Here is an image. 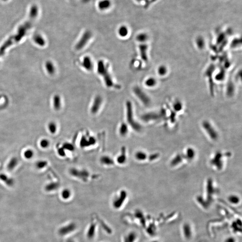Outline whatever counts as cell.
Returning a JSON list of instances; mask_svg holds the SVG:
<instances>
[{
    "label": "cell",
    "instance_id": "obj_12",
    "mask_svg": "<svg viewBox=\"0 0 242 242\" xmlns=\"http://www.w3.org/2000/svg\"><path fill=\"white\" fill-rule=\"evenodd\" d=\"M19 159L17 157H13L9 161L7 164V169L9 171H13L19 164Z\"/></svg>",
    "mask_w": 242,
    "mask_h": 242
},
{
    "label": "cell",
    "instance_id": "obj_28",
    "mask_svg": "<svg viewBox=\"0 0 242 242\" xmlns=\"http://www.w3.org/2000/svg\"><path fill=\"white\" fill-rule=\"evenodd\" d=\"M33 40L39 46H45L46 44V41L39 34H36L35 36H33Z\"/></svg>",
    "mask_w": 242,
    "mask_h": 242
},
{
    "label": "cell",
    "instance_id": "obj_14",
    "mask_svg": "<svg viewBox=\"0 0 242 242\" xmlns=\"http://www.w3.org/2000/svg\"><path fill=\"white\" fill-rule=\"evenodd\" d=\"M127 159L126 149L125 147H123L121 149V154H119L117 158L116 161L119 164L123 165L126 163Z\"/></svg>",
    "mask_w": 242,
    "mask_h": 242
},
{
    "label": "cell",
    "instance_id": "obj_39",
    "mask_svg": "<svg viewBox=\"0 0 242 242\" xmlns=\"http://www.w3.org/2000/svg\"><path fill=\"white\" fill-rule=\"evenodd\" d=\"M225 242H236V240L234 237H230L227 238L226 239Z\"/></svg>",
    "mask_w": 242,
    "mask_h": 242
},
{
    "label": "cell",
    "instance_id": "obj_1",
    "mask_svg": "<svg viewBox=\"0 0 242 242\" xmlns=\"http://www.w3.org/2000/svg\"><path fill=\"white\" fill-rule=\"evenodd\" d=\"M39 13V9L37 5H33L31 7L28 19L19 26L16 33L6 40L0 47V57L4 55L5 51L9 47L22 40L31 28L33 23L38 17Z\"/></svg>",
    "mask_w": 242,
    "mask_h": 242
},
{
    "label": "cell",
    "instance_id": "obj_22",
    "mask_svg": "<svg viewBox=\"0 0 242 242\" xmlns=\"http://www.w3.org/2000/svg\"><path fill=\"white\" fill-rule=\"evenodd\" d=\"M35 156V152L32 149H27L25 150L23 153V156L25 159L31 160Z\"/></svg>",
    "mask_w": 242,
    "mask_h": 242
},
{
    "label": "cell",
    "instance_id": "obj_9",
    "mask_svg": "<svg viewBox=\"0 0 242 242\" xmlns=\"http://www.w3.org/2000/svg\"><path fill=\"white\" fill-rule=\"evenodd\" d=\"M76 229V224L74 222H71L61 227L58 230V234L61 236H65L74 232Z\"/></svg>",
    "mask_w": 242,
    "mask_h": 242
},
{
    "label": "cell",
    "instance_id": "obj_7",
    "mask_svg": "<svg viewBox=\"0 0 242 242\" xmlns=\"http://www.w3.org/2000/svg\"><path fill=\"white\" fill-rule=\"evenodd\" d=\"M92 34L89 31H85L78 42L75 46V48L77 50H81L85 46L92 37Z\"/></svg>",
    "mask_w": 242,
    "mask_h": 242
},
{
    "label": "cell",
    "instance_id": "obj_24",
    "mask_svg": "<svg viewBox=\"0 0 242 242\" xmlns=\"http://www.w3.org/2000/svg\"><path fill=\"white\" fill-rule=\"evenodd\" d=\"M48 162L46 160H40L37 161L35 163V167L39 170L44 169L48 166Z\"/></svg>",
    "mask_w": 242,
    "mask_h": 242
},
{
    "label": "cell",
    "instance_id": "obj_29",
    "mask_svg": "<svg viewBox=\"0 0 242 242\" xmlns=\"http://www.w3.org/2000/svg\"><path fill=\"white\" fill-rule=\"evenodd\" d=\"M50 141L46 138H44L41 140L39 142L40 147L44 149H48L50 146Z\"/></svg>",
    "mask_w": 242,
    "mask_h": 242
},
{
    "label": "cell",
    "instance_id": "obj_27",
    "mask_svg": "<svg viewBox=\"0 0 242 242\" xmlns=\"http://www.w3.org/2000/svg\"><path fill=\"white\" fill-rule=\"evenodd\" d=\"M110 2L109 0H102L98 4L99 8L100 10H106L110 7Z\"/></svg>",
    "mask_w": 242,
    "mask_h": 242
},
{
    "label": "cell",
    "instance_id": "obj_3",
    "mask_svg": "<svg viewBox=\"0 0 242 242\" xmlns=\"http://www.w3.org/2000/svg\"><path fill=\"white\" fill-rule=\"evenodd\" d=\"M126 109H127V119L128 124L131 126V127L137 132L141 131V125L137 122L134 117L133 112L132 103L130 100L126 102Z\"/></svg>",
    "mask_w": 242,
    "mask_h": 242
},
{
    "label": "cell",
    "instance_id": "obj_15",
    "mask_svg": "<svg viewBox=\"0 0 242 242\" xmlns=\"http://www.w3.org/2000/svg\"><path fill=\"white\" fill-rule=\"evenodd\" d=\"M0 180L9 186H12L14 184V181L12 178L9 177L5 174H0Z\"/></svg>",
    "mask_w": 242,
    "mask_h": 242
},
{
    "label": "cell",
    "instance_id": "obj_35",
    "mask_svg": "<svg viewBox=\"0 0 242 242\" xmlns=\"http://www.w3.org/2000/svg\"><path fill=\"white\" fill-rule=\"evenodd\" d=\"M228 201L232 204H237L239 203V198L237 196L231 195L228 198Z\"/></svg>",
    "mask_w": 242,
    "mask_h": 242
},
{
    "label": "cell",
    "instance_id": "obj_6",
    "mask_svg": "<svg viewBox=\"0 0 242 242\" xmlns=\"http://www.w3.org/2000/svg\"><path fill=\"white\" fill-rule=\"evenodd\" d=\"M133 92L136 97L141 100L144 105H148L150 103V99L147 95L138 86L134 88Z\"/></svg>",
    "mask_w": 242,
    "mask_h": 242
},
{
    "label": "cell",
    "instance_id": "obj_38",
    "mask_svg": "<svg viewBox=\"0 0 242 242\" xmlns=\"http://www.w3.org/2000/svg\"><path fill=\"white\" fill-rule=\"evenodd\" d=\"M57 152H58V153L59 156L60 157H64L65 156V155H66L65 150L62 147H60V148H59L58 149Z\"/></svg>",
    "mask_w": 242,
    "mask_h": 242
},
{
    "label": "cell",
    "instance_id": "obj_19",
    "mask_svg": "<svg viewBox=\"0 0 242 242\" xmlns=\"http://www.w3.org/2000/svg\"><path fill=\"white\" fill-rule=\"evenodd\" d=\"M96 228V223L93 222L90 224V225L89 226L88 230L87 233L88 238L90 239H93V238L94 237L95 234Z\"/></svg>",
    "mask_w": 242,
    "mask_h": 242
},
{
    "label": "cell",
    "instance_id": "obj_31",
    "mask_svg": "<svg viewBox=\"0 0 242 242\" xmlns=\"http://www.w3.org/2000/svg\"><path fill=\"white\" fill-rule=\"evenodd\" d=\"M118 33L121 37H126L128 33V30L127 27L125 26H122L118 29Z\"/></svg>",
    "mask_w": 242,
    "mask_h": 242
},
{
    "label": "cell",
    "instance_id": "obj_10",
    "mask_svg": "<svg viewBox=\"0 0 242 242\" xmlns=\"http://www.w3.org/2000/svg\"><path fill=\"white\" fill-rule=\"evenodd\" d=\"M102 101H103V99L101 96L98 95L95 98L93 101V104L91 106V109H90V111L92 114L95 115L98 113L101 107Z\"/></svg>",
    "mask_w": 242,
    "mask_h": 242
},
{
    "label": "cell",
    "instance_id": "obj_36",
    "mask_svg": "<svg viewBox=\"0 0 242 242\" xmlns=\"http://www.w3.org/2000/svg\"><path fill=\"white\" fill-rule=\"evenodd\" d=\"M156 81L154 78H149L146 80L145 84L149 87H154L156 85Z\"/></svg>",
    "mask_w": 242,
    "mask_h": 242
},
{
    "label": "cell",
    "instance_id": "obj_34",
    "mask_svg": "<svg viewBox=\"0 0 242 242\" xmlns=\"http://www.w3.org/2000/svg\"><path fill=\"white\" fill-rule=\"evenodd\" d=\"M63 148L65 150L68 151L72 152L75 149L74 146L71 143L69 142H65L63 143L62 146Z\"/></svg>",
    "mask_w": 242,
    "mask_h": 242
},
{
    "label": "cell",
    "instance_id": "obj_30",
    "mask_svg": "<svg viewBox=\"0 0 242 242\" xmlns=\"http://www.w3.org/2000/svg\"><path fill=\"white\" fill-rule=\"evenodd\" d=\"M46 68L48 72L50 75H53L55 72V67L53 63L50 61H48L46 62Z\"/></svg>",
    "mask_w": 242,
    "mask_h": 242
},
{
    "label": "cell",
    "instance_id": "obj_5",
    "mask_svg": "<svg viewBox=\"0 0 242 242\" xmlns=\"http://www.w3.org/2000/svg\"><path fill=\"white\" fill-rule=\"evenodd\" d=\"M127 197V193L124 190H121L118 195L114 197L112 205L115 209H118L123 206Z\"/></svg>",
    "mask_w": 242,
    "mask_h": 242
},
{
    "label": "cell",
    "instance_id": "obj_11",
    "mask_svg": "<svg viewBox=\"0 0 242 242\" xmlns=\"http://www.w3.org/2000/svg\"><path fill=\"white\" fill-rule=\"evenodd\" d=\"M83 67L87 71H92L93 67V62L89 56H85L81 63Z\"/></svg>",
    "mask_w": 242,
    "mask_h": 242
},
{
    "label": "cell",
    "instance_id": "obj_33",
    "mask_svg": "<svg viewBox=\"0 0 242 242\" xmlns=\"http://www.w3.org/2000/svg\"><path fill=\"white\" fill-rule=\"evenodd\" d=\"M184 232L185 236L186 238H189L191 236V229L190 226L187 224H186L184 226Z\"/></svg>",
    "mask_w": 242,
    "mask_h": 242
},
{
    "label": "cell",
    "instance_id": "obj_26",
    "mask_svg": "<svg viewBox=\"0 0 242 242\" xmlns=\"http://www.w3.org/2000/svg\"><path fill=\"white\" fill-rule=\"evenodd\" d=\"M60 195L63 200H69L72 196V192L68 188H65L63 190H62Z\"/></svg>",
    "mask_w": 242,
    "mask_h": 242
},
{
    "label": "cell",
    "instance_id": "obj_20",
    "mask_svg": "<svg viewBox=\"0 0 242 242\" xmlns=\"http://www.w3.org/2000/svg\"><path fill=\"white\" fill-rule=\"evenodd\" d=\"M129 129L127 124L125 122L121 123L118 129V132L122 137H125L128 133Z\"/></svg>",
    "mask_w": 242,
    "mask_h": 242
},
{
    "label": "cell",
    "instance_id": "obj_4",
    "mask_svg": "<svg viewBox=\"0 0 242 242\" xmlns=\"http://www.w3.org/2000/svg\"><path fill=\"white\" fill-rule=\"evenodd\" d=\"M69 174L72 177L79 179L83 182L87 181L90 176V173L87 170L71 168L69 170Z\"/></svg>",
    "mask_w": 242,
    "mask_h": 242
},
{
    "label": "cell",
    "instance_id": "obj_41",
    "mask_svg": "<svg viewBox=\"0 0 242 242\" xmlns=\"http://www.w3.org/2000/svg\"><path fill=\"white\" fill-rule=\"evenodd\" d=\"M2 1H7L8 0H2Z\"/></svg>",
    "mask_w": 242,
    "mask_h": 242
},
{
    "label": "cell",
    "instance_id": "obj_25",
    "mask_svg": "<svg viewBox=\"0 0 242 242\" xmlns=\"http://www.w3.org/2000/svg\"><path fill=\"white\" fill-rule=\"evenodd\" d=\"M135 157L136 160L139 161H144L147 158V155L145 152L142 151H139L135 154Z\"/></svg>",
    "mask_w": 242,
    "mask_h": 242
},
{
    "label": "cell",
    "instance_id": "obj_40",
    "mask_svg": "<svg viewBox=\"0 0 242 242\" xmlns=\"http://www.w3.org/2000/svg\"><path fill=\"white\" fill-rule=\"evenodd\" d=\"M66 242H75L74 240L72 239H69L66 241Z\"/></svg>",
    "mask_w": 242,
    "mask_h": 242
},
{
    "label": "cell",
    "instance_id": "obj_2",
    "mask_svg": "<svg viewBox=\"0 0 242 242\" xmlns=\"http://www.w3.org/2000/svg\"><path fill=\"white\" fill-rule=\"evenodd\" d=\"M109 65L105 63L102 60H99L97 65L98 73L103 77L105 85L108 88L113 87L115 86L109 71Z\"/></svg>",
    "mask_w": 242,
    "mask_h": 242
},
{
    "label": "cell",
    "instance_id": "obj_23",
    "mask_svg": "<svg viewBox=\"0 0 242 242\" xmlns=\"http://www.w3.org/2000/svg\"><path fill=\"white\" fill-rule=\"evenodd\" d=\"M53 107L55 110H59L61 108L62 103L60 97L58 95H56L53 98Z\"/></svg>",
    "mask_w": 242,
    "mask_h": 242
},
{
    "label": "cell",
    "instance_id": "obj_21",
    "mask_svg": "<svg viewBox=\"0 0 242 242\" xmlns=\"http://www.w3.org/2000/svg\"><path fill=\"white\" fill-rule=\"evenodd\" d=\"M47 129L50 134L54 135L58 131V127L57 123L53 121H51L48 124Z\"/></svg>",
    "mask_w": 242,
    "mask_h": 242
},
{
    "label": "cell",
    "instance_id": "obj_17",
    "mask_svg": "<svg viewBox=\"0 0 242 242\" xmlns=\"http://www.w3.org/2000/svg\"><path fill=\"white\" fill-rule=\"evenodd\" d=\"M137 238V234L135 232L132 231L128 233L124 237L123 242H135Z\"/></svg>",
    "mask_w": 242,
    "mask_h": 242
},
{
    "label": "cell",
    "instance_id": "obj_37",
    "mask_svg": "<svg viewBox=\"0 0 242 242\" xmlns=\"http://www.w3.org/2000/svg\"><path fill=\"white\" fill-rule=\"evenodd\" d=\"M167 67L165 66H160L158 68V74L160 75L163 76L167 74Z\"/></svg>",
    "mask_w": 242,
    "mask_h": 242
},
{
    "label": "cell",
    "instance_id": "obj_16",
    "mask_svg": "<svg viewBox=\"0 0 242 242\" xmlns=\"http://www.w3.org/2000/svg\"><path fill=\"white\" fill-rule=\"evenodd\" d=\"M139 49L141 58L144 62H147L148 56L147 52L148 50V46L144 44H140L139 46Z\"/></svg>",
    "mask_w": 242,
    "mask_h": 242
},
{
    "label": "cell",
    "instance_id": "obj_8",
    "mask_svg": "<svg viewBox=\"0 0 242 242\" xmlns=\"http://www.w3.org/2000/svg\"><path fill=\"white\" fill-rule=\"evenodd\" d=\"M97 142L96 138L90 135H84L81 138L80 146L82 148H85L95 144Z\"/></svg>",
    "mask_w": 242,
    "mask_h": 242
},
{
    "label": "cell",
    "instance_id": "obj_13",
    "mask_svg": "<svg viewBox=\"0 0 242 242\" xmlns=\"http://www.w3.org/2000/svg\"><path fill=\"white\" fill-rule=\"evenodd\" d=\"M100 163L102 165L106 166H113L115 164V161L110 157L104 155L100 158Z\"/></svg>",
    "mask_w": 242,
    "mask_h": 242
},
{
    "label": "cell",
    "instance_id": "obj_32",
    "mask_svg": "<svg viewBox=\"0 0 242 242\" xmlns=\"http://www.w3.org/2000/svg\"><path fill=\"white\" fill-rule=\"evenodd\" d=\"M136 40L140 42L144 43L148 40V36L145 33H140L136 37Z\"/></svg>",
    "mask_w": 242,
    "mask_h": 242
},
{
    "label": "cell",
    "instance_id": "obj_18",
    "mask_svg": "<svg viewBox=\"0 0 242 242\" xmlns=\"http://www.w3.org/2000/svg\"><path fill=\"white\" fill-rule=\"evenodd\" d=\"M59 186L60 184L59 183L56 182H53L46 184L45 186V189L46 191L47 192H51L58 190Z\"/></svg>",
    "mask_w": 242,
    "mask_h": 242
}]
</instances>
